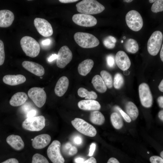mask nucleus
<instances>
[{
  "label": "nucleus",
  "instance_id": "nucleus-21",
  "mask_svg": "<svg viewBox=\"0 0 163 163\" xmlns=\"http://www.w3.org/2000/svg\"><path fill=\"white\" fill-rule=\"evenodd\" d=\"M6 141L12 148L16 150H21L24 147V142L19 136L10 135L7 137Z\"/></svg>",
  "mask_w": 163,
  "mask_h": 163
},
{
  "label": "nucleus",
  "instance_id": "nucleus-40",
  "mask_svg": "<svg viewBox=\"0 0 163 163\" xmlns=\"http://www.w3.org/2000/svg\"><path fill=\"white\" fill-rule=\"evenodd\" d=\"M96 145L94 143H92L90 146L89 152L88 155L91 156L93 154L96 148Z\"/></svg>",
  "mask_w": 163,
  "mask_h": 163
},
{
  "label": "nucleus",
  "instance_id": "nucleus-33",
  "mask_svg": "<svg viewBox=\"0 0 163 163\" xmlns=\"http://www.w3.org/2000/svg\"><path fill=\"white\" fill-rule=\"evenodd\" d=\"M151 9L152 12L155 13L163 11V0H156L152 4Z\"/></svg>",
  "mask_w": 163,
  "mask_h": 163
},
{
  "label": "nucleus",
  "instance_id": "nucleus-31",
  "mask_svg": "<svg viewBox=\"0 0 163 163\" xmlns=\"http://www.w3.org/2000/svg\"><path fill=\"white\" fill-rule=\"evenodd\" d=\"M124 82V78L122 75L119 73L116 74L113 82L114 87L117 89H120L123 86Z\"/></svg>",
  "mask_w": 163,
  "mask_h": 163
},
{
  "label": "nucleus",
  "instance_id": "nucleus-11",
  "mask_svg": "<svg viewBox=\"0 0 163 163\" xmlns=\"http://www.w3.org/2000/svg\"><path fill=\"white\" fill-rule=\"evenodd\" d=\"M34 24L38 33L44 37H49L53 33L52 27L50 24L46 19L37 18L34 21Z\"/></svg>",
  "mask_w": 163,
  "mask_h": 163
},
{
  "label": "nucleus",
  "instance_id": "nucleus-8",
  "mask_svg": "<svg viewBox=\"0 0 163 163\" xmlns=\"http://www.w3.org/2000/svg\"><path fill=\"white\" fill-rule=\"evenodd\" d=\"M61 144L57 140H54L48 147L47 156L53 163H64L65 160L60 152Z\"/></svg>",
  "mask_w": 163,
  "mask_h": 163
},
{
  "label": "nucleus",
  "instance_id": "nucleus-39",
  "mask_svg": "<svg viewBox=\"0 0 163 163\" xmlns=\"http://www.w3.org/2000/svg\"><path fill=\"white\" fill-rule=\"evenodd\" d=\"M78 152L77 148L74 146H72L70 148L68 155L69 156H72L75 155Z\"/></svg>",
  "mask_w": 163,
  "mask_h": 163
},
{
  "label": "nucleus",
  "instance_id": "nucleus-23",
  "mask_svg": "<svg viewBox=\"0 0 163 163\" xmlns=\"http://www.w3.org/2000/svg\"><path fill=\"white\" fill-rule=\"evenodd\" d=\"M94 64V61L91 59H87L84 60L78 65V73L82 75H86L91 71Z\"/></svg>",
  "mask_w": 163,
  "mask_h": 163
},
{
  "label": "nucleus",
  "instance_id": "nucleus-2",
  "mask_svg": "<svg viewBox=\"0 0 163 163\" xmlns=\"http://www.w3.org/2000/svg\"><path fill=\"white\" fill-rule=\"evenodd\" d=\"M21 48L27 56L34 58L39 54L40 47L39 43L33 38L25 36L20 40Z\"/></svg>",
  "mask_w": 163,
  "mask_h": 163
},
{
  "label": "nucleus",
  "instance_id": "nucleus-49",
  "mask_svg": "<svg viewBox=\"0 0 163 163\" xmlns=\"http://www.w3.org/2000/svg\"><path fill=\"white\" fill-rule=\"evenodd\" d=\"M107 163H120L116 158L113 157L110 158L108 160Z\"/></svg>",
  "mask_w": 163,
  "mask_h": 163
},
{
  "label": "nucleus",
  "instance_id": "nucleus-6",
  "mask_svg": "<svg viewBox=\"0 0 163 163\" xmlns=\"http://www.w3.org/2000/svg\"><path fill=\"white\" fill-rule=\"evenodd\" d=\"M71 123L77 131L84 135L93 137L97 134L95 128L82 119L76 118L71 121Z\"/></svg>",
  "mask_w": 163,
  "mask_h": 163
},
{
  "label": "nucleus",
  "instance_id": "nucleus-1",
  "mask_svg": "<svg viewBox=\"0 0 163 163\" xmlns=\"http://www.w3.org/2000/svg\"><path fill=\"white\" fill-rule=\"evenodd\" d=\"M76 6L78 12L89 15L100 13L105 9L103 5L95 0H83L77 3Z\"/></svg>",
  "mask_w": 163,
  "mask_h": 163
},
{
  "label": "nucleus",
  "instance_id": "nucleus-55",
  "mask_svg": "<svg viewBox=\"0 0 163 163\" xmlns=\"http://www.w3.org/2000/svg\"><path fill=\"white\" fill-rule=\"evenodd\" d=\"M123 1L129 3L133 1V0H123Z\"/></svg>",
  "mask_w": 163,
  "mask_h": 163
},
{
  "label": "nucleus",
  "instance_id": "nucleus-62",
  "mask_svg": "<svg viewBox=\"0 0 163 163\" xmlns=\"http://www.w3.org/2000/svg\"><path fill=\"white\" fill-rule=\"evenodd\" d=\"M148 153H149V152H148Z\"/></svg>",
  "mask_w": 163,
  "mask_h": 163
},
{
  "label": "nucleus",
  "instance_id": "nucleus-56",
  "mask_svg": "<svg viewBox=\"0 0 163 163\" xmlns=\"http://www.w3.org/2000/svg\"><path fill=\"white\" fill-rule=\"evenodd\" d=\"M156 0H149V2L150 3H154Z\"/></svg>",
  "mask_w": 163,
  "mask_h": 163
},
{
  "label": "nucleus",
  "instance_id": "nucleus-15",
  "mask_svg": "<svg viewBox=\"0 0 163 163\" xmlns=\"http://www.w3.org/2000/svg\"><path fill=\"white\" fill-rule=\"evenodd\" d=\"M23 67L26 69L38 76H41L44 74L45 70L41 65L31 61H25L22 63Z\"/></svg>",
  "mask_w": 163,
  "mask_h": 163
},
{
  "label": "nucleus",
  "instance_id": "nucleus-17",
  "mask_svg": "<svg viewBox=\"0 0 163 163\" xmlns=\"http://www.w3.org/2000/svg\"><path fill=\"white\" fill-rule=\"evenodd\" d=\"M14 15L8 10H0V27H7L10 26L14 20Z\"/></svg>",
  "mask_w": 163,
  "mask_h": 163
},
{
  "label": "nucleus",
  "instance_id": "nucleus-43",
  "mask_svg": "<svg viewBox=\"0 0 163 163\" xmlns=\"http://www.w3.org/2000/svg\"><path fill=\"white\" fill-rule=\"evenodd\" d=\"M51 42V40L50 39H46L43 40L41 42V44L44 46H47L50 45Z\"/></svg>",
  "mask_w": 163,
  "mask_h": 163
},
{
  "label": "nucleus",
  "instance_id": "nucleus-57",
  "mask_svg": "<svg viewBox=\"0 0 163 163\" xmlns=\"http://www.w3.org/2000/svg\"><path fill=\"white\" fill-rule=\"evenodd\" d=\"M160 156H161V157L163 158V151H162L160 154Z\"/></svg>",
  "mask_w": 163,
  "mask_h": 163
},
{
  "label": "nucleus",
  "instance_id": "nucleus-28",
  "mask_svg": "<svg viewBox=\"0 0 163 163\" xmlns=\"http://www.w3.org/2000/svg\"><path fill=\"white\" fill-rule=\"evenodd\" d=\"M78 95L82 97H85V99L95 100L97 97L96 93L93 91H88L83 88H79L78 91Z\"/></svg>",
  "mask_w": 163,
  "mask_h": 163
},
{
  "label": "nucleus",
  "instance_id": "nucleus-60",
  "mask_svg": "<svg viewBox=\"0 0 163 163\" xmlns=\"http://www.w3.org/2000/svg\"><path fill=\"white\" fill-rule=\"evenodd\" d=\"M40 78L41 79H42V78H43V77H42V76H40Z\"/></svg>",
  "mask_w": 163,
  "mask_h": 163
},
{
  "label": "nucleus",
  "instance_id": "nucleus-3",
  "mask_svg": "<svg viewBox=\"0 0 163 163\" xmlns=\"http://www.w3.org/2000/svg\"><path fill=\"white\" fill-rule=\"evenodd\" d=\"M74 37L76 43L83 48L95 47L100 43L97 37L93 34L87 33L77 32L74 34Z\"/></svg>",
  "mask_w": 163,
  "mask_h": 163
},
{
  "label": "nucleus",
  "instance_id": "nucleus-54",
  "mask_svg": "<svg viewBox=\"0 0 163 163\" xmlns=\"http://www.w3.org/2000/svg\"><path fill=\"white\" fill-rule=\"evenodd\" d=\"M160 57L161 60L163 61V44L162 45V48L160 52Z\"/></svg>",
  "mask_w": 163,
  "mask_h": 163
},
{
  "label": "nucleus",
  "instance_id": "nucleus-9",
  "mask_svg": "<svg viewBox=\"0 0 163 163\" xmlns=\"http://www.w3.org/2000/svg\"><path fill=\"white\" fill-rule=\"evenodd\" d=\"M28 95L35 105L39 108L42 107L46 102V95L42 88L37 87L31 88L28 91Z\"/></svg>",
  "mask_w": 163,
  "mask_h": 163
},
{
  "label": "nucleus",
  "instance_id": "nucleus-12",
  "mask_svg": "<svg viewBox=\"0 0 163 163\" xmlns=\"http://www.w3.org/2000/svg\"><path fill=\"white\" fill-rule=\"evenodd\" d=\"M72 20L78 25L87 27L94 26L97 22L96 19L93 16L82 13L74 15L72 17Z\"/></svg>",
  "mask_w": 163,
  "mask_h": 163
},
{
  "label": "nucleus",
  "instance_id": "nucleus-44",
  "mask_svg": "<svg viewBox=\"0 0 163 163\" xmlns=\"http://www.w3.org/2000/svg\"><path fill=\"white\" fill-rule=\"evenodd\" d=\"M1 163H19L18 161L15 158H11Z\"/></svg>",
  "mask_w": 163,
  "mask_h": 163
},
{
  "label": "nucleus",
  "instance_id": "nucleus-27",
  "mask_svg": "<svg viewBox=\"0 0 163 163\" xmlns=\"http://www.w3.org/2000/svg\"><path fill=\"white\" fill-rule=\"evenodd\" d=\"M124 47L128 52L132 53H136L139 50V46L135 40L130 38L127 40L124 44Z\"/></svg>",
  "mask_w": 163,
  "mask_h": 163
},
{
  "label": "nucleus",
  "instance_id": "nucleus-53",
  "mask_svg": "<svg viewBox=\"0 0 163 163\" xmlns=\"http://www.w3.org/2000/svg\"><path fill=\"white\" fill-rule=\"evenodd\" d=\"M158 116L159 118L163 121V110H162L158 113Z\"/></svg>",
  "mask_w": 163,
  "mask_h": 163
},
{
  "label": "nucleus",
  "instance_id": "nucleus-19",
  "mask_svg": "<svg viewBox=\"0 0 163 163\" xmlns=\"http://www.w3.org/2000/svg\"><path fill=\"white\" fill-rule=\"evenodd\" d=\"M69 84V80L66 77L63 76L60 77L55 88L54 91L56 95L59 97L62 96L67 91Z\"/></svg>",
  "mask_w": 163,
  "mask_h": 163
},
{
  "label": "nucleus",
  "instance_id": "nucleus-45",
  "mask_svg": "<svg viewBox=\"0 0 163 163\" xmlns=\"http://www.w3.org/2000/svg\"><path fill=\"white\" fill-rule=\"evenodd\" d=\"M82 163H97V161L94 158L91 157L89 158L84 161Z\"/></svg>",
  "mask_w": 163,
  "mask_h": 163
},
{
  "label": "nucleus",
  "instance_id": "nucleus-52",
  "mask_svg": "<svg viewBox=\"0 0 163 163\" xmlns=\"http://www.w3.org/2000/svg\"><path fill=\"white\" fill-rule=\"evenodd\" d=\"M158 88L159 90L163 92V80L162 79L160 83L159 86Z\"/></svg>",
  "mask_w": 163,
  "mask_h": 163
},
{
  "label": "nucleus",
  "instance_id": "nucleus-37",
  "mask_svg": "<svg viewBox=\"0 0 163 163\" xmlns=\"http://www.w3.org/2000/svg\"><path fill=\"white\" fill-rule=\"evenodd\" d=\"M108 66L110 68H113L115 66V59L114 56L112 55H108L106 58Z\"/></svg>",
  "mask_w": 163,
  "mask_h": 163
},
{
  "label": "nucleus",
  "instance_id": "nucleus-13",
  "mask_svg": "<svg viewBox=\"0 0 163 163\" xmlns=\"http://www.w3.org/2000/svg\"><path fill=\"white\" fill-rule=\"evenodd\" d=\"M57 55L56 65L60 68L65 67L72 58V52L66 46H63L60 48Z\"/></svg>",
  "mask_w": 163,
  "mask_h": 163
},
{
  "label": "nucleus",
  "instance_id": "nucleus-35",
  "mask_svg": "<svg viewBox=\"0 0 163 163\" xmlns=\"http://www.w3.org/2000/svg\"><path fill=\"white\" fill-rule=\"evenodd\" d=\"M5 58L4 44L3 41L0 40V66L3 64Z\"/></svg>",
  "mask_w": 163,
  "mask_h": 163
},
{
  "label": "nucleus",
  "instance_id": "nucleus-18",
  "mask_svg": "<svg viewBox=\"0 0 163 163\" xmlns=\"http://www.w3.org/2000/svg\"><path fill=\"white\" fill-rule=\"evenodd\" d=\"M78 105L80 109L85 110H97L101 108L100 103L94 100H81L78 103Z\"/></svg>",
  "mask_w": 163,
  "mask_h": 163
},
{
  "label": "nucleus",
  "instance_id": "nucleus-29",
  "mask_svg": "<svg viewBox=\"0 0 163 163\" xmlns=\"http://www.w3.org/2000/svg\"><path fill=\"white\" fill-rule=\"evenodd\" d=\"M110 120L113 126L116 129H120L123 126L122 119L120 114L117 112H113L111 114Z\"/></svg>",
  "mask_w": 163,
  "mask_h": 163
},
{
  "label": "nucleus",
  "instance_id": "nucleus-61",
  "mask_svg": "<svg viewBox=\"0 0 163 163\" xmlns=\"http://www.w3.org/2000/svg\"><path fill=\"white\" fill-rule=\"evenodd\" d=\"M42 89H44V88H42Z\"/></svg>",
  "mask_w": 163,
  "mask_h": 163
},
{
  "label": "nucleus",
  "instance_id": "nucleus-30",
  "mask_svg": "<svg viewBox=\"0 0 163 163\" xmlns=\"http://www.w3.org/2000/svg\"><path fill=\"white\" fill-rule=\"evenodd\" d=\"M100 74L106 86L109 88H112L113 86V81L111 74L104 70L101 71Z\"/></svg>",
  "mask_w": 163,
  "mask_h": 163
},
{
  "label": "nucleus",
  "instance_id": "nucleus-26",
  "mask_svg": "<svg viewBox=\"0 0 163 163\" xmlns=\"http://www.w3.org/2000/svg\"><path fill=\"white\" fill-rule=\"evenodd\" d=\"M90 120L92 123L101 125L104 123L105 119L104 116L100 112L95 110L91 113Z\"/></svg>",
  "mask_w": 163,
  "mask_h": 163
},
{
  "label": "nucleus",
  "instance_id": "nucleus-46",
  "mask_svg": "<svg viewBox=\"0 0 163 163\" xmlns=\"http://www.w3.org/2000/svg\"><path fill=\"white\" fill-rule=\"evenodd\" d=\"M36 111L35 110H32L30 111L27 113V118H30L34 117L36 114Z\"/></svg>",
  "mask_w": 163,
  "mask_h": 163
},
{
  "label": "nucleus",
  "instance_id": "nucleus-10",
  "mask_svg": "<svg viewBox=\"0 0 163 163\" xmlns=\"http://www.w3.org/2000/svg\"><path fill=\"white\" fill-rule=\"evenodd\" d=\"M140 102L142 105L145 107H150L153 103V97L149 87L145 83L140 84L139 87Z\"/></svg>",
  "mask_w": 163,
  "mask_h": 163
},
{
  "label": "nucleus",
  "instance_id": "nucleus-22",
  "mask_svg": "<svg viewBox=\"0 0 163 163\" xmlns=\"http://www.w3.org/2000/svg\"><path fill=\"white\" fill-rule=\"evenodd\" d=\"M27 99L28 97L26 93L18 92L12 96L9 101V103L12 106H19L24 104Z\"/></svg>",
  "mask_w": 163,
  "mask_h": 163
},
{
  "label": "nucleus",
  "instance_id": "nucleus-14",
  "mask_svg": "<svg viewBox=\"0 0 163 163\" xmlns=\"http://www.w3.org/2000/svg\"><path fill=\"white\" fill-rule=\"evenodd\" d=\"M115 61L118 67L123 71L127 70L131 65V61L128 56L123 51H119L117 53Z\"/></svg>",
  "mask_w": 163,
  "mask_h": 163
},
{
  "label": "nucleus",
  "instance_id": "nucleus-34",
  "mask_svg": "<svg viewBox=\"0 0 163 163\" xmlns=\"http://www.w3.org/2000/svg\"><path fill=\"white\" fill-rule=\"evenodd\" d=\"M32 163H49L47 158L42 155L36 153L32 157Z\"/></svg>",
  "mask_w": 163,
  "mask_h": 163
},
{
  "label": "nucleus",
  "instance_id": "nucleus-5",
  "mask_svg": "<svg viewBox=\"0 0 163 163\" xmlns=\"http://www.w3.org/2000/svg\"><path fill=\"white\" fill-rule=\"evenodd\" d=\"M22 126L23 129L27 130L32 131H40L45 126V117L41 115L27 118L23 122Z\"/></svg>",
  "mask_w": 163,
  "mask_h": 163
},
{
  "label": "nucleus",
  "instance_id": "nucleus-51",
  "mask_svg": "<svg viewBox=\"0 0 163 163\" xmlns=\"http://www.w3.org/2000/svg\"><path fill=\"white\" fill-rule=\"evenodd\" d=\"M84 161V159L81 158H78L75 159V161L76 163H82Z\"/></svg>",
  "mask_w": 163,
  "mask_h": 163
},
{
  "label": "nucleus",
  "instance_id": "nucleus-7",
  "mask_svg": "<svg viewBox=\"0 0 163 163\" xmlns=\"http://www.w3.org/2000/svg\"><path fill=\"white\" fill-rule=\"evenodd\" d=\"M125 20L128 26L134 31H138L142 27V18L136 11L132 10L129 11L126 15Z\"/></svg>",
  "mask_w": 163,
  "mask_h": 163
},
{
  "label": "nucleus",
  "instance_id": "nucleus-36",
  "mask_svg": "<svg viewBox=\"0 0 163 163\" xmlns=\"http://www.w3.org/2000/svg\"><path fill=\"white\" fill-rule=\"evenodd\" d=\"M116 110L119 112L121 116L128 123H130L131 121V119L128 114L123 111L119 106H116L115 107Z\"/></svg>",
  "mask_w": 163,
  "mask_h": 163
},
{
  "label": "nucleus",
  "instance_id": "nucleus-32",
  "mask_svg": "<svg viewBox=\"0 0 163 163\" xmlns=\"http://www.w3.org/2000/svg\"><path fill=\"white\" fill-rule=\"evenodd\" d=\"M116 41V39L114 37L109 36L104 39L103 43L106 47L108 49H111L115 46Z\"/></svg>",
  "mask_w": 163,
  "mask_h": 163
},
{
  "label": "nucleus",
  "instance_id": "nucleus-48",
  "mask_svg": "<svg viewBox=\"0 0 163 163\" xmlns=\"http://www.w3.org/2000/svg\"><path fill=\"white\" fill-rule=\"evenodd\" d=\"M57 55L56 54H52L48 58V60L49 62H51L54 60L57 59Z\"/></svg>",
  "mask_w": 163,
  "mask_h": 163
},
{
  "label": "nucleus",
  "instance_id": "nucleus-20",
  "mask_svg": "<svg viewBox=\"0 0 163 163\" xmlns=\"http://www.w3.org/2000/svg\"><path fill=\"white\" fill-rule=\"evenodd\" d=\"M3 81L6 84L15 86L24 82L26 81V78L24 76L21 74L7 75L3 77Z\"/></svg>",
  "mask_w": 163,
  "mask_h": 163
},
{
  "label": "nucleus",
  "instance_id": "nucleus-58",
  "mask_svg": "<svg viewBox=\"0 0 163 163\" xmlns=\"http://www.w3.org/2000/svg\"><path fill=\"white\" fill-rule=\"evenodd\" d=\"M123 39H126V36H123Z\"/></svg>",
  "mask_w": 163,
  "mask_h": 163
},
{
  "label": "nucleus",
  "instance_id": "nucleus-47",
  "mask_svg": "<svg viewBox=\"0 0 163 163\" xmlns=\"http://www.w3.org/2000/svg\"><path fill=\"white\" fill-rule=\"evenodd\" d=\"M157 101L159 106L161 108L163 107V96H160L157 99Z\"/></svg>",
  "mask_w": 163,
  "mask_h": 163
},
{
  "label": "nucleus",
  "instance_id": "nucleus-16",
  "mask_svg": "<svg viewBox=\"0 0 163 163\" xmlns=\"http://www.w3.org/2000/svg\"><path fill=\"white\" fill-rule=\"evenodd\" d=\"M51 137L50 135L43 134L35 136L32 142V146L36 149H42L46 146L50 142Z\"/></svg>",
  "mask_w": 163,
  "mask_h": 163
},
{
  "label": "nucleus",
  "instance_id": "nucleus-50",
  "mask_svg": "<svg viewBox=\"0 0 163 163\" xmlns=\"http://www.w3.org/2000/svg\"><path fill=\"white\" fill-rule=\"evenodd\" d=\"M59 1L61 2L65 3H72L76 2L78 0H59Z\"/></svg>",
  "mask_w": 163,
  "mask_h": 163
},
{
  "label": "nucleus",
  "instance_id": "nucleus-41",
  "mask_svg": "<svg viewBox=\"0 0 163 163\" xmlns=\"http://www.w3.org/2000/svg\"><path fill=\"white\" fill-rule=\"evenodd\" d=\"M82 141V138L78 136H77L74 137L73 142L75 144L79 145H81Z\"/></svg>",
  "mask_w": 163,
  "mask_h": 163
},
{
  "label": "nucleus",
  "instance_id": "nucleus-24",
  "mask_svg": "<svg viewBox=\"0 0 163 163\" xmlns=\"http://www.w3.org/2000/svg\"><path fill=\"white\" fill-rule=\"evenodd\" d=\"M95 89L100 93H104L107 90V86L101 77L99 75H95L91 81Z\"/></svg>",
  "mask_w": 163,
  "mask_h": 163
},
{
  "label": "nucleus",
  "instance_id": "nucleus-42",
  "mask_svg": "<svg viewBox=\"0 0 163 163\" xmlns=\"http://www.w3.org/2000/svg\"><path fill=\"white\" fill-rule=\"evenodd\" d=\"M72 145L69 142L66 143L64 146V150L65 153L68 155L69 152Z\"/></svg>",
  "mask_w": 163,
  "mask_h": 163
},
{
  "label": "nucleus",
  "instance_id": "nucleus-38",
  "mask_svg": "<svg viewBox=\"0 0 163 163\" xmlns=\"http://www.w3.org/2000/svg\"><path fill=\"white\" fill-rule=\"evenodd\" d=\"M149 159L151 163H163V158L158 156H152Z\"/></svg>",
  "mask_w": 163,
  "mask_h": 163
},
{
  "label": "nucleus",
  "instance_id": "nucleus-59",
  "mask_svg": "<svg viewBox=\"0 0 163 163\" xmlns=\"http://www.w3.org/2000/svg\"><path fill=\"white\" fill-rule=\"evenodd\" d=\"M123 40H122L121 41V42L122 43H123Z\"/></svg>",
  "mask_w": 163,
  "mask_h": 163
},
{
  "label": "nucleus",
  "instance_id": "nucleus-4",
  "mask_svg": "<svg viewBox=\"0 0 163 163\" xmlns=\"http://www.w3.org/2000/svg\"><path fill=\"white\" fill-rule=\"evenodd\" d=\"M163 39V34L159 30L154 32L149 38L147 43V50L150 54L156 55L161 46Z\"/></svg>",
  "mask_w": 163,
  "mask_h": 163
},
{
  "label": "nucleus",
  "instance_id": "nucleus-25",
  "mask_svg": "<svg viewBox=\"0 0 163 163\" xmlns=\"http://www.w3.org/2000/svg\"><path fill=\"white\" fill-rule=\"evenodd\" d=\"M126 113L132 120L136 119L139 115L138 109L136 105L131 101L127 102L125 105Z\"/></svg>",
  "mask_w": 163,
  "mask_h": 163
}]
</instances>
